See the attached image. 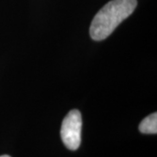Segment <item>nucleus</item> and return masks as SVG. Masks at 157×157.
Segmentation results:
<instances>
[{"mask_svg":"<svg viewBox=\"0 0 157 157\" xmlns=\"http://www.w3.org/2000/svg\"><path fill=\"white\" fill-rule=\"evenodd\" d=\"M137 0H111L94 17L90 26L91 38L101 41L107 39L118 25L134 12Z\"/></svg>","mask_w":157,"mask_h":157,"instance_id":"obj_1","label":"nucleus"},{"mask_svg":"<svg viewBox=\"0 0 157 157\" xmlns=\"http://www.w3.org/2000/svg\"><path fill=\"white\" fill-rule=\"evenodd\" d=\"M0 157H11V156H9V155H1Z\"/></svg>","mask_w":157,"mask_h":157,"instance_id":"obj_4","label":"nucleus"},{"mask_svg":"<svg viewBox=\"0 0 157 157\" xmlns=\"http://www.w3.org/2000/svg\"><path fill=\"white\" fill-rule=\"evenodd\" d=\"M82 118L77 109L68 113L62 122L60 135L63 143L70 150H76L81 142Z\"/></svg>","mask_w":157,"mask_h":157,"instance_id":"obj_2","label":"nucleus"},{"mask_svg":"<svg viewBox=\"0 0 157 157\" xmlns=\"http://www.w3.org/2000/svg\"><path fill=\"white\" fill-rule=\"evenodd\" d=\"M139 130L142 134L155 135L157 133V113H154L143 119L139 126Z\"/></svg>","mask_w":157,"mask_h":157,"instance_id":"obj_3","label":"nucleus"}]
</instances>
